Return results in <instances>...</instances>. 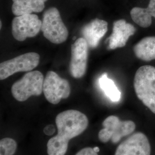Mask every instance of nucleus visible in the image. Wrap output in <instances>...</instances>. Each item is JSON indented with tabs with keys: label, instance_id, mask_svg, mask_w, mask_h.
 Segmentation results:
<instances>
[{
	"label": "nucleus",
	"instance_id": "obj_1",
	"mask_svg": "<svg viewBox=\"0 0 155 155\" xmlns=\"http://www.w3.org/2000/svg\"><path fill=\"white\" fill-rule=\"evenodd\" d=\"M57 135L48 140L47 147L48 155H65L70 140L83 133L89 125V120L83 113L67 110L60 113L55 119Z\"/></svg>",
	"mask_w": 155,
	"mask_h": 155
},
{
	"label": "nucleus",
	"instance_id": "obj_2",
	"mask_svg": "<svg viewBox=\"0 0 155 155\" xmlns=\"http://www.w3.org/2000/svg\"><path fill=\"white\" fill-rule=\"evenodd\" d=\"M134 88L137 97L155 114V67H140L135 74Z\"/></svg>",
	"mask_w": 155,
	"mask_h": 155
},
{
	"label": "nucleus",
	"instance_id": "obj_3",
	"mask_svg": "<svg viewBox=\"0 0 155 155\" xmlns=\"http://www.w3.org/2000/svg\"><path fill=\"white\" fill-rule=\"evenodd\" d=\"M44 77L39 71H29L14 83L12 94L15 100L24 102L31 96H39L43 91Z\"/></svg>",
	"mask_w": 155,
	"mask_h": 155
},
{
	"label": "nucleus",
	"instance_id": "obj_4",
	"mask_svg": "<svg viewBox=\"0 0 155 155\" xmlns=\"http://www.w3.org/2000/svg\"><path fill=\"white\" fill-rule=\"evenodd\" d=\"M41 31L45 38L54 44L64 42L68 36V31L61 20L59 12L54 7L44 13Z\"/></svg>",
	"mask_w": 155,
	"mask_h": 155
},
{
	"label": "nucleus",
	"instance_id": "obj_5",
	"mask_svg": "<svg viewBox=\"0 0 155 155\" xmlns=\"http://www.w3.org/2000/svg\"><path fill=\"white\" fill-rule=\"evenodd\" d=\"M102 125L104 128L99 132L98 139L104 143L111 140L113 143L116 144L123 137L133 133L136 129V124L132 121H121L116 116L107 117Z\"/></svg>",
	"mask_w": 155,
	"mask_h": 155
},
{
	"label": "nucleus",
	"instance_id": "obj_6",
	"mask_svg": "<svg viewBox=\"0 0 155 155\" xmlns=\"http://www.w3.org/2000/svg\"><path fill=\"white\" fill-rule=\"evenodd\" d=\"M43 93L46 100L51 104L56 105L61 99H66L70 96L71 87L67 80L50 71L44 80Z\"/></svg>",
	"mask_w": 155,
	"mask_h": 155
},
{
	"label": "nucleus",
	"instance_id": "obj_7",
	"mask_svg": "<svg viewBox=\"0 0 155 155\" xmlns=\"http://www.w3.org/2000/svg\"><path fill=\"white\" fill-rule=\"evenodd\" d=\"M40 56L36 52H28L0 64V79L4 80L18 72L33 70L38 66Z\"/></svg>",
	"mask_w": 155,
	"mask_h": 155
},
{
	"label": "nucleus",
	"instance_id": "obj_8",
	"mask_svg": "<svg viewBox=\"0 0 155 155\" xmlns=\"http://www.w3.org/2000/svg\"><path fill=\"white\" fill-rule=\"evenodd\" d=\"M42 21L36 15H24L15 17L12 23L13 36L19 41L36 36L41 31Z\"/></svg>",
	"mask_w": 155,
	"mask_h": 155
},
{
	"label": "nucleus",
	"instance_id": "obj_9",
	"mask_svg": "<svg viewBox=\"0 0 155 155\" xmlns=\"http://www.w3.org/2000/svg\"><path fill=\"white\" fill-rule=\"evenodd\" d=\"M89 45L83 38H79L71 46V58L70 65L72 77L81 78L86 73Z\"/></svg>",
	"mask_w": 155,
	"mask_h": 155
},
{
	"label": "nucleus",
	"instance_id": "obj_10",
	"mask_svg": "<svg viewBox=\"0 0 155 155\" xmlns=\"http://www.w3.org/2000/svg\"><path fill=\"white\" fill-rule=\"evenodd\" d=\"M149 140L141 132L129 136L117 147L114 155H150Z\"/></svg>",
	"mask_w": 155,
	"mask_h": 155
},
{
	"label": "nucleus",
	"instance_id": "obj_11",
	"mask_svg": "<svg viewBox=\"0 0 155 155\" xmlns=\"http://www.w3.org/2000/svg\"><path fill=\"white\" fill-rule=\"evenodd\" d=\"M136 29L132 24L121 19L113 22V32L107 38L108 49L115 50L117 48L124 47L131 36H133Z\"/></svg>",
	"mask_w": 155,
	"mask_h": 155
},
{
	"label": "nucleus",
	"instance_id": "obj_12",
	"mask_svg": "<svg viewBox=\"0 0 155 155\" xmlns=\"http://www.w3.org/2000/svg\"><path fill=\"white\" fill-rule=\"evenodd\" d=\"M107 25L105 20L95 18L83 27L81 33L89 48H95L98 45L100 40L107 31Z\"/></svg>",
	"mask_w": 155,
	"mask_h": 155
},
{
	"label": "nucleus",
	"instance_id": "obj_13",
	"mask_svg": "<svg viewBox=\"0 0 155 155\" xmlns=\"http://www.w3.org/2000/svg\"><path fill=\"white\" fill-rule=\"evenodd\" d=\"M47 0H13L12 11L13 13L19 16L24 15L32 14L33 12L43 11L45 2Z\"/></svg>",
	"mask_w": 155,
	"mask_h": 155
},
{
	"label": "nucleus",
	"instance_id": "obj_14",
	"mask_svg": "<svg viewBox=\"0 0 155 155\" xmlns=\"http://www.w3.org/2000/svg\"><path fill=\"white\" fill-rule=\"evenodd\" d=\"M130 16L133 21L141 27H149L152 24V17L155 18V0H150L146 8H133L130 11Z\"/></svg>",
	"mask_w": 155,
	"mask_h": 155
},
{
	"label": "nucleus",
	"instance_id": "obj_15",
	"mask_svg": "<svg viewBox=\"0 0 155 155\" xmlns=\"http://www.w3.org/2000/svg\"><path fill=\"white\" fill-rule=\"evenodd\" d=\"M136 56L143 61L155 59V36H148L141 39L133 48Z\"/></svg>",
	"mask_w": 155,
	"mask_h": 155
},
{
	"label": "nucleus",
	"instance_id": "obj_16",
	"mask_svg": "<svg viewBox=\"0 0 155 155\" xmlns=\"http://www.w3.org/2000/svg\"><path fill=\"white\" fill-rule=\"evenodd\" d=\"M99 84L106 95L113 101L118 102L121 99V93L113 81L107 77L106 73H104L99 79Z\"/></svg>",
	"mask_w": 155,
	"mask_h": 155
},
{
	"label": "nucleus",
	"instance_id": "obj_17",
	"mask_svg": "<svg viewBox=\"0 0 155 155\" xmlns=\"http://www.w3.org/2000/svg\"><path fill=\"white\" fill-rule=\"evenodd\" d=\"M17 150L16 141L12 138L5 137L0 141V155H13Z\"/></svg>",
	"mask_w": 155,
	"mask_h": 155
},
{
	"label": "nucleus",
	"instance_id": "obj_18",
	"mask_svg": "<svg viewBox=\"0 0 155 155\" xmlns=\"http://www.w3.org/2000/svg\"><path fill=\"white\" fill-rule=\"evenodd\" d=\"M75 155H98L91 147H86L78 152Z\"/></svg>",
	"mask_w": 155,
	"mask_h": 155
},
{
	"label": "nucleus",
	"instance_id": "obj_19",
	"mask_svg": "<svg viewBox=\"0 0 155 155\" xmlns=\"http://www.w3.org/2000/svg\"><path fill=\"white\" fill-rule=\"evenodd\" d=\"M55 132V129H54V127L52 125H49L47 126V127H45L44 129V132L45 134L47 135H51Z\"/></svg>",
	"mask_w": 155,
	"mask_h": 155
},
{
	"label": "nucleus",
	"instance_id": "obj_20",
	"mask_svg": "<svg viewBox=\"0 0 155 155\" xmlns=\"http://www.w3.org/2000/svg\"><path fill=\"white\" fill-rule=\"evenodd\" d=\"M93 150H94V151H95V152H97V153H98V152H100V148H99V147H95L94 148H93Z\"/></svg>",
	"mask_w": 155,
	"mask_h": 155
},
{
	"label": "nucleus",
	"instance_id": "obj_21",
	"mask_svg": "<svg viewBox=\"0 0 155 155\" xmlns=\"http://www.w3.org/2000/svg\"><path fill=\"white\" fill-rule=\"evenodd\" d=\"M0 27H1V28L2 27V22L1 21L0 22Z\"/></svg>",
	"mask_w": 155,
	"mask_h": 155
}]
</instances>
